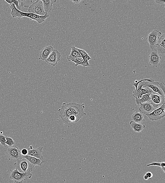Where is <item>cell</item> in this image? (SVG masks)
<instances>
[{
    "label": "cell",
    "instance_id": "obj_26",
    "mask_svg": "<svg viewBox=\"0 0 165 183\" xmlns=\"http://www.w3.org/2000/svg\"><path fill=\"white\" fill-rule=\"evenodd\" d=\"M77 50H78L81 55L82 58H84L85 60L88 62L89 60L91 59V58L90 56L85 51L84 49H80L77 48Z\"/></svg>",
    "mask_w": 165,
    "mask_h": 183
},
{
    "label": "cell",
    "instance_id": "obj_12",
    "mask_svg": "<svg viewBox=\"0 0 165 183\" xmlns=\"http://www.w3.org/2000/svg\"><path fill=\"white\" fill-rule=\"evenodd\" d=\"M150 97V102L156 108L165 103V95H159V94L154 93L151 94Z\"/></svg>",
    "mask_w": 165,
    "mask_h": 183
},
{
    "label": "cell",
    "instance_id": "obj_1",
    "mask_svg": "<svg viewBox=\"0 0 165 183\" xmlns=\"http://www.w3.org/2000/svg\"><path fill=\"white\" fill-rule=\"evenodd\" d=\"M85 106L84 104H78L71 102L68 104L63 103L58 110L59 115L62 120L66 123L67 119L70 116H75L80 120L82 117L85 116L84 111Z\"/></svg>",
    "mask_w": 165,
    "mask_h": 183
},
{
    "label": "cell",
    "instance_id": "obj_34",
    "mask_svg": "<svg viewBox=\"0 0 165 183\" xmlns=\"http://www.w3.org/2000/svg\"><path fill=\"white\" fill-rule=\"evenodd\" d=\"M159 86L160 88L163 92L165 94V84L164 83H161L160 82V83L159 84Z\"/></svg>",
    "mask_w": 165,
    "mask_h": 183
},
{
    "label": "cell",
    "instance_id": "obj_25",
    "mask_svg": "<svg viewBox=\"0 0 165 183\" xmlns=\"http://www.w3.org/2000/svg\"><path fill=\"white\" fill-rule=\"evenodd\" d=\"M34 0H18L19 3L20 4L21 8L24 7V8H29L33 3Z\"/></svg>",
    "mask_w": 165,
    "mask_h": 183
},
{
    "label": "cell",
    "instance_id": "obj_18",
    "mask_svg": "<svg viewBox=\"0 0 165 183\" xmlns=\"http://www.w3.org/2000/svg\"><path fill=\"white\" fill-rule=\"evenodd\" d=\"M23 158L28 159L30 162L34 166H41L44 163V162L42 161L41 159L35 158L34 156L29 155L23 156Z\"/></svg>",
    "mask_w": 165,
    "mask_h": 183
},
{
    "label": "cell",
    "instance_id": "obj_14",
    "mask_svg": "<svg viewBox=\"0 0 165 183\" xmlns=\"http://www.w3.org/2000/svg\"><path fill=\"white\" fill-rule=\"evenodd\" d=\"M139 110L141 113L146 114H149L154 110L157 109L150 102H146L142 103H141Z\"/></svg>",
    "mask_w": 165,
    "mask_h": 183
},
{
    "label": "cell",
    "instance_id": "obj_15",
    "mask_svg": "<svg viewBox=\"0 0 165 183\" xmlns=\"http://www.w3.org/2000/svg\"><path fill=\"white\" fill-rule=\"evenodd\" d=\"M159 82H149L146 81L143 87H147L151 89L154 92L159 94V95H165L163 92L159 87Z\"/></svg>",
    "mask_w": 165,
    "mask_h": 183
},
{
    "label": "cell",
    "instance_id": "obj_37",
    "mask_svg": "<svg viewBox=\"0 0 165 183\" xmlns=\"http://www.w3.org/2000/svg\"><path fill=\"white\" fill-rule=\"evenodd\" d=\"M144 179L146 180H147L148 179V178L147 175H145L144 176Z\"/></svg>",
    "mask_w": 165,
    "mask_h": 183
},
{
    "label": "cell",
    "instance_id": "obj_33",
    "mask_svg": "<svg viewBox=\"0 0 165 183\" xmlns=\"http://www.w3.org/2000/svg\"><path fill=\"white\" fill-rule=\"evenodd\" d=\"M165 1V0H155V1L156 3L161 5L163 6H164Z\"/></svg>",
    "mask_w": 165,
    "mask_h": 183
},
{
    "label": "cell",
    "instance_id": "obj_24",
    "mask_svg": "<svg viewBox=\"0 0 165 183\" xmlns=\"http://www.w3.org/2000/svg\"><path fill=\"white\" fill-rule=\"evenodd\" d=\"M152 93H148L143 95L142 97L140 99H136V102L137 104L140 105L141 103H142L146 102H150L151 98L150 95Z\"/></svg>",
    "mask_w": 165,
    "mask_h": 183
},
{
    "label": "cell",
    "instance_id": "obj_22",
    "mask_svg": "<svg viewBox=\"0 0 165 183\" xmlns=\"http://www.w3.org/2000/svg\"><path fill=\"white\" fill-rule=\"evenodd\" d=\"M130 125L135 132L140 133L145 128V125L140 123H136L134 121H130Z\"/></svg>",
    "mask_w": 165,
    "mask_h": 183
},
{
    "label": "cell",
    "instance_id": "obj_39",
    "mask_svg": "<svg viewBox=\"0 0 165 183\" xmlns=\"http://www.w3.org/2000/svg\"><path fill=\"white\" fill-rule=\"evenodd\" d=\"M154 1H155V0H154Z\"/></svg>",
    "mask_w": 165,
    "mask_h": 183
},
{
    "label": "cell",
    "instance_id": "obj_21",
    "mask_svg": "<svg viewBox=\"0 0 165 183\" xmlns=\"http://www.w3.org/2000/svg\"><path fill=\"white\" fill-rule=\"evenodd\" d=\"M81 54L77 48L74 46H72L71 47V50L69 56H67V59L68 62H72V61L74 58L79 57L81 56Z\"/></svg>",
    "mask_w": 165,
    "mask_h": 183
},
{
    "label": "cell",
    "instance_id": "obj_20",
    "mask_svg": "<svg viewBox=\"0 0 165 183\" xmlns=\"http://www.w3.org/2000/svg\"><path fill=\"white\" fill-rule=\"evenodd\" d=\"M72 62L75 63V66L76 67L79 65H81L84 68L90 66L88 62L85 60L81 56L75 58L73 60Z\"/></svg>",
    "mask_w": 165,
    "mask_h": 183
},
{
    "label": "cell",
    "instance_id": "obj_38",
    "mask_svg": "<svg viewBox=\"0 0 165 183\" xmlns=\"http://www.w3.org/2000/svg\"><path fill=\"white\" fill-rule=\"evenodd\" d=\"M35 1H39V0H35Z\"/></svg>",
    "mask_w": 165,
    "mask_h": 183
},
{
    "label": "cell",
    "instance_id": "obj_29",
    "mask_svg": "<svg viewBox=\"0 0 165 183\" xmlns=\"http://www.w3.org/2000/svg\"><path fill=\"white\" fill-rule=\"evenodd\" d=\"M9 4H11L13 3L15 4L16 8H17L19 10H21V9L19 6V3L17 0H4Z\"/></svg>",
    "mask_w": 165,
    "mask_h": 183
},
{
    "label": "cell",
    "instance_id": "obj_13",
    "mask_svg": "<svg viewBox=\"0 0 165 183\" xmlns=\"http://www.w3.org/2000/svg\"><path fill=\"white\" fill-rule=\"evenodd\" d=\"M43 148V147H40L34 149L32 146H30L29 148H28V155L40 159L44 162L45 160L42 155V150Z\"/></svg>",
    "mask_w": 165,
    "mask_h": 183
},
{
    "label": "cell",
    "instance_id": "obj_10",
    "mask_svg": "<svg viewBox=\"0 0 165 183\" xmlns=\"http://www.w3.org/2000/svg\"><path fill=\"white\" fill-rule=\"evenodd\" d=\"M159 54L156 48L152 49L148 57L150 65L156 68L160 66L161 57Z\"/></svg>",
    "mask_w": 165,
    "mask_h": 183
},
{
    "label": "cell",
    "instance_id": "obj_9",
    "mask_svg": "<svg viewBox=\"0 0 165 183\" xmlns=\"http://www.w3.org/2000/svg\"><path fill=\"white\" fill-rule=\"evenodd\" d=\"M161 35V32L157 30H153L148 35L146 39L151 49H152L156 48L158 41Z\"/></svg>",
    "mask_w": 165,
    "mask_h": 183
},
{
    "label": "cell",
    "instance_id": "obj_3",
    "mask_svg": "<svg viewBox=\"0 0 165 183\" xmlns=\"http://www.w3.org/2000/svg\"><path fill=\"white\" fill-rule=\"evenodd\" d=\"M11 171L10 178L16 183H22L28 179H30L32 176L30 172L21 173L16 168L15 170Z\"/></svg>",
    "mask_w": 165,
    "mask_h": 183
},
{
    "label": "cell",
    "instance_id": "obj_23",
    "mask_svg": "<svg viewBox=\"0 0 165 183\" xmlns=\"http://www.w3.org/2000/svg\"><path fill=\"white\" fill-rule=\"evenodd\" d=\"M131 118L136 122L141 123L144 120L143 114L140 112L136 111L132 114Z\"/></svg>",
    "mask_w": 165,
    "mask_h": 183
},
{
    "label": "cell",
    "instance_id": "obj_4",
    "mask_svg": "<svg viewBox=\"0 0 165 183\" xmlns=\"http://www.w3.org/2000/svg\"><path fill=\"white\" fill-rule=\"evenodd\" d=\"M16 168L21 173L32 172L34 166L24 158L16 161L14 164Z\"/></svg>",
    "mask_w": 165,
    "mask_h": 183
},
{
    "label": "cell",
    "instance_id": "obj_8",
    "mask_svg": "<svg viewBox=\"0 0 165 183\" xmlns=\"http://www.w3.org/2000/svg\"><path fill=\"white\" fill-rule=\"evenodd\" d=\"M149 82L154 81L153 79H148L141 80L140 81L136 80L133 84V85L135 87V90L133 92V96L135 99H140L142 97L141 88L144 85L145 81Z\"/></svg>",
    "mask_w": 165,
    "mask_h": 183
},
{
    "label": "cell",
    "instance_id": "obj_35",
    "mask_svg": "<svg viewBox=\"0 0 165 183\" xmlns=\"http://www.w3.org/2000/svg\"><path fill=\"white\" fill-rule=\"evenodd\" d=\"M145 175H147L148 178V179H151V178L152 177L153 175L152 173V172H148L146 173H145Z\"/></svg>",
    "mask_w": 165,
    "mask_h": 183
},
{
    "label": "cell",
    "instance_id": "obj_31",
    "mask_svg": "<svg viewBox=\"0 0 165 183\" xmlns=\"http://www.w3.org/2000/svg\"><path fill=\"white\" fill-rule=\"evenodd\" d=\"M6 136L0 133V144L5 147H6L7 146L6 144Z\"/></svg>",
    "mask_w": 165,
    "mask_h": 183
},
{
    "label": "cell",
    "instance_id": "obj_36",
    "mask_svg": "<svg viewBox=\"0 0 165 183\" xmlns=\"http://www.w3.org/2000/svg\"><path fill=\"white\" fill-rule=\"evenodd\" d=\"M70 1L74 3H79L81 1V0H70Z\"/></svg>",
    "mask_w": 165,
    "mask_h": 183
},
{
    "label": "cell",
    "instance_id": "obj_2",
    "mask_svg": "<svg viewBox=\"0 0 165 183\" xmlns=\"http://www.w3.org/2000/svg\"><path fill=\"white\" fill-rule=\"evenodd\" d=\"M11 9L10 14L13 18L20 19L23 17H26L30 19V20H34L39 23L44 22L46 19L48 18L50 15L47 13L44 16H40L32 13L23 12L19 10L15 6V4L13 3L10 5Z\"/></svg>",
    "mask_w": 165,
    "mask_h": 183
},
{
    "label": "cell",
    "instance_id": "obj_6",
    "mask_svg": "<svg viewBox=\"0 0 165 183\" xmlns=\"http://www.w3.org/2000/svg\"><path fill=\"white\" fill-rule=\"evenodd\" d=\"M146 116L152 121H158L164 118L165 116V103H163L151 113L146 114Z\"/></svg>",
    "mask_w": 165,
    "mask_h": 183
},
{
    "label": "cell",
    "instance_id": "obj_5",
    "mask_svg": "<svg viewBox=\"0 0 165 183\" xmlns=\"http://www.w3.org/2000/svg\"><path fill=\"white\" fill-rule=\"evenodd\" d=\"M6 154L9 160L12 161H16L23 158L21 151L16 146L7 147Z\"/></svg>",
    "mask_w": 165,
    "mask_h": 183
},
{
    "label": "cell",
    "instance_id": "obj_17",
    "mask_svg": "<svg viewBox=\"0 0 165 183\" xmlns=\"http://www.w3.org/2000/svg\"><path fill=\"white\" fill-rule=\"evenodd\" d=\"M156 48L159 53L164 54L165 53V36L164 34L160 37Z\"/></svg>",
    "mask_w": 165,
    "mask_h": 183
},
{
    "label": "cell",
    "instance_id": "obj_32",
    "mask_svg": "<svg viewBox=\"0 0 165 183\" xmlns=\"http://www.w3.org/2000/svg\"><path fill=\"white\" fill-rule=\"evenodd\" d=\"M21 153L22 154L23 156H25L28 155V148H23L21 150Z\"/></svg>",
    "mask_w": 165,
    "mask_h": 183
},
{
    "label": "cell",
    "instance_id": "obj_7",
    "mask_svg": "<svg viewBox=\"0 0 165 183\" xmlns=\"http://www.w3.org/2000/svg\"><path fill=\"white\" fill-rule=\"evenodd\" d=\"M28 11L29 13L40 16H44L47 13L44 11L43 5L41 1H37L33 3L29 7Z\"/></svg>",
    "mask_w": 165,
    "mask_h": 183
},
{
    "label": "cell",
    "instance_id": "obj_30",
    "mask_svg": "<svg viewBox=\"0 0 165 183\" xmlns=\"http://www.w3.org/2000/svg\"><path fill=\"white\" fill-rule=\"evenodd\" d=\"M6 145H8L9 147H11L13 146L15 144V141L10 137H6Z\"/></svg>",
    "mask_w": 165,
    "mask_h": 183
},
{
    "label": "cell",
    "instance_id": "obj_16",
    "mask_svg": "<svg viewBox=\"0 0 165 183\" xmlns=\"http://www.w3.org/2000/svg\"><path fill=\"white\" fill-rule=\"evenodd\" d=\"M53 49V47L51 45L44 47L40 52L39 57V59L45 61L49 55H50Z\"/></svg>",
    "mask_w": 165,
    "mask_h": 183
},
{
    "label": "cell",
    "instance_id": "obj_11",
    "mask_svg": "<svg viewBox=\"0 0 165 183\" xmlns=\"http://www.w3.org/2000/svg\"><path fill=\"white\" fill-rule=\"evenodd\" d=\"M61 54L58 50L56 49L53 50L45 60L46 62L53 66H55L59 62L61 57Z\"/></svg>",
    "mask_w": 165,
    "mask_h": 183
},
{
    "label": "cell",
    "instance_id": "obj_40",
    "mask_svg": "<svg viewBox=\"0 0 165 183\" xmlns=\"http://www.w3.org/2000/svg\"></svg>",
    "mask_w": 165,
    "mask_h": 183
},
{
    "label": "cell",
    "instance_id": "obj_19",
    "mask_svg": "<svg viewBox=\"0 0 165 183\" xmlns=\"http://www.w3.org/2000/svg\"><path fill=\"white\" fill-rule=\"evenodd\" d=\"M39 1H41L43 3L45 11L46 13H49L52 9L53 4L55 3L57 0H39Z\"/></svg>",
    "mask_w": 165,
    "mask_h": 183
},
{
    "label": "cell",
    "instance_id": "obj_28",
    "mask_svg": "<svg viewBox=\"0 0 165 183\" xmlns=\"http://www.w3.org/2000/svg\"><path fill=\"white\" fill-rule=\"evenodd\" d=\"M141 93L142 95L148 93H152L155 92H153L151 89L147 87H142L141 88Z\"/></svg>",
    "mask_w": 165,
    "mask_h": 183
},
{
    "label": "cell",
    "instance_id": "obj_27",
    "mask_svg": "<svg viewBox=\"0 0 165 183\" xmlns=\"http://www.w3.org/2000/svg\"><path fill=\"white\" fill-rule=\"evenodd\" d=\"M147 166H159V167L162 168L164 172V173H165V162H154L148 164Z\"/></svg>",
    "mask_w": 165,
    "mask_h": 183
}]
</instances>
